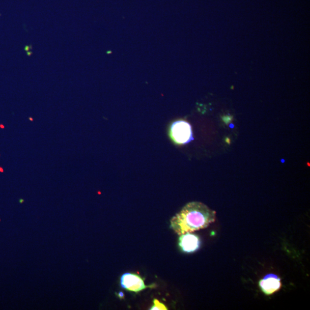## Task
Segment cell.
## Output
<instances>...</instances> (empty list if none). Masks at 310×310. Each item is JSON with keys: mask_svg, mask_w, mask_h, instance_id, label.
I'll list each match as a JSON object with an SVG mask.
<instances>
[{"mask_svg": "<svg viewBox=\"0 0 310 310\" xmlns=\"http://www.w3.org/2000/svg\"><path fill=\"white\" fill-rule=\"evenodd\" d=\"M216 212L202 202L186 204L170 221V228L178 235L205 229L215 222Z\"/></svg>", "mask_w": 310, "mask_h": 310, "instance_id": "6da1fadb", "label": "cell"}, {"mask_svg": "<svg viewBox=\"0 0 310 310\" xmlns=\"http://www.w3.org/2000/svg\"><path fill=\"white\" fill-rule=\"evenodd\" d=\"M169 134L170 139L176 145H185L193 141L192 126L188 122L179 120L169 125Z\"/></svg>", "mask_w": 310, "mask_h": 310, "instance_id": "7a4b0ae2", "label": "cell"}, {"mask_svg": "<svg viewBox=\"0 0 310 310\" xmlns=\"http://www.w3.org/2000/svg\"><path fill=\"white\" fill-rule=\"evenodd\" d=\"M121 287L131 292L139 293L147 288H155V285H146L141 276L132 273H125L120 278Z\"/></svg>", "mask_w": 310, "mask_h": 310, "instance_id": "3957f363", "label": "cell"}, {"mask_svg": "<svg viewBox=\"0 0 310 310\" xmlns=\"http://www.w3.org/2000/svg\"><path fill=\"white\" fill-rule=\"evenodd\" d=\"M200 245V238L196 234L189 232L180 235L178 246L183 253H194L199 250Z\"/></svg>", "mask_w": 310, "mask_h": 310, "instance_id": "277c9868", "label": "cell"}, {"mask_svg": "<svg viewBox=\"0 0 310 310\" xmlns=\"http://www.w3.org/2000/svg\"><path fill=\"white\" fill-rule=\"evenodd\" d=\"M259 286L265 294H273L281 288V279L274 274L268 275L259 282Z\"/></svg>", "mask_w": 310, "mask_h": 310, "instance_id": "5b68a950", "label": "cell"}, {"mask_svg": "<svg viewBox=\"0 0 310 310\" xmlns=\"http://www.w3.org/2000/svg\"><path fill=\"white\" fill-rule=\"evenodd\" d=\"M151 310H168L167 307L163 303L159 301L158 299H155L153 301V305L149 309Z\"/></svg>", "mask_w": 310, "mask_h": 310, "instance_id": "8992f818", "label": "cell"}, {"mask_svg": "<svg viewBox=\"0 0 310 310\" xmlns=\"http://www.w3.org/2000/svg\"><path fill=\"white\" fill-rule=\"evenodd\" d=\"M119 298H124V294L123 293L120 292L118 293Z\"/></svg>", "mask_w": 310, "mask_h": 310, "instance_id": "52a82bcc", "label": "cell"}]
</instances>
